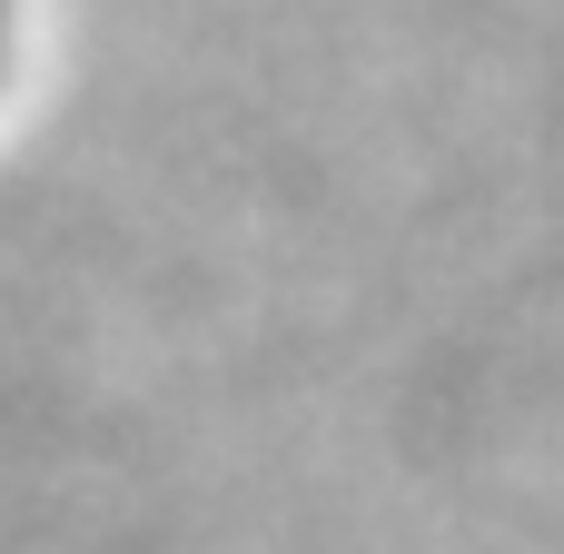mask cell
Masks as SVG:
<instances>
[{
  "label": "cell",
  "mask_w": 564,
  "mask_h": 554,
  "mask_svg": "<svg viewBox=\"0 0 564 554\" xmlns=\"http://www.w3.org/2000/svg\"><path fill=\"white\" fill-rule=\"evenodd\" d=\"M10 59H20V0H0V89H10Z\"/></svg>",
  "instance_id": "obj_1"
}]
</instances>
